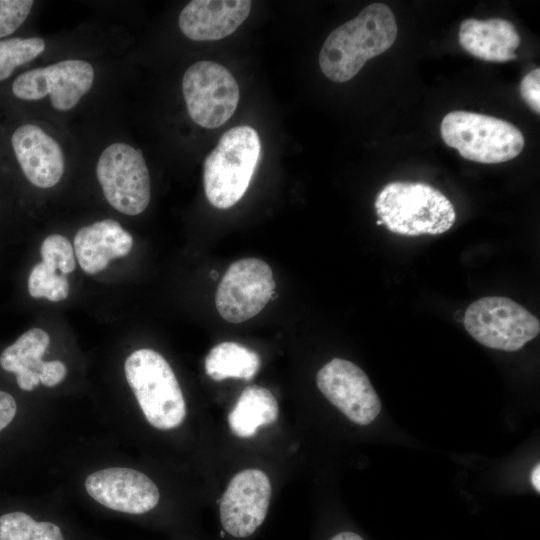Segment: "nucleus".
<instances>
[{
  "label": "nucleus",
  "instance_id": "f257e3e1",
  "mask_svg": "<svg viewBox=\"0 0 540 540\" xmlns=\"http://www.w3.org/2000/svg\"><path fill=\"white\" fill-rule=\"evenodd\" d=\"M397 32L392 10L385 4L372 3L329 34L319 53L320 69L334 82H347L367 60L388 50Z\"/></svg>",
  "mask_w": 540,
  "mask_h": 540
},
{
  "label": "nucleus",
  "instance_id": "f03ea898",
  "mask_svg": "<svg viewBox=\"0 0 540 540\" xmlns=\"http://www.w3.org/2000/svg\"><path fill=\"white\" fill-rule=\"evenodd\" d=\"M378 219L399 235H439L456 221L451 201L435 187L423 182H391L375 200Z\"/></svg>",
  "mask_w": 540,
  "mask_h": 540
},
{
  "label": "nucleus",
  "instance_id": "7ed1b4c3",
  "mask_svg": "<svg viewBox=\"0 0 540 540\" xmlns=\"http://www.w3.org/2000/svg\"><path fill=\"white\" fill-rule=\"evenodd\" d=\"M261 154L255 129L236 126L225 132L203 165L207 200L219 209L235 205L245 194Z\"/></svg>",
  "mask_w": 540,
  "mask_h": 540
},
{
  "label": "nucleus",
  "instance_id": "20e7f679",
  "mask_svg": "<svg viewBox=\"0 0 540 540\" xmlns=\"http://www.w3.org/2000/svg\"><path fill=\"white\" fill-rule=\"evenodd\" d=\"M125 376L148 423L160 430L178 427L186 403L178 380L165 358L152 349H139L125 361Z\"/></svg>",
  "mask_w": 540,
  "mask_h": 540
},
{
  "label": "nucleus",
  "instance_id": "39448f33",
  "mask_svg": "<svg viewBox=\"0 0 540 540\" xmlns=\"http://www.w3.org/2000/svg\"><path fill=\"white\" fill-rule=\"evenodd\" d=\"M440 133L446 145L461 157L483 164L506 162L524 148V137L513 124L493 116L452 111L441 122Z\"/></svg>",
  "mask_w": 540,
  "mask_h": 540
},
{
  "label": "nucleus",
  "instance_id": "423d86ee",
  "mask_svg": "<svg viewBox=\"0 0 540 540\" xmlns=\"http://www.w3.org/2000/svg\"><path fill=\"white\" fill-rule=\"evenodd\" d=\"M469 335L502 351H518L540 332L539 319L512 299L489 296L472 302L463 316Z\"/></svg>",
  "mask_w": 540,
  "mask_h": 540
},
{
  "label": "nucleus",
  "instance_id": "0eeeda50",
  "mask_svg": "<svg viewBox=\"0 0 540 540\" xmlns=\"http://www.w3.org/2000/svg\"><path fill=\"white\" fill-rule=\"evenodd\" d=\"M96 174L108 203L134 216L150 202V176L142 152L126 143H113L101 153Z\"/></svg>",
  "mask_w": 540,
  "mask_h": 540
},
{
  "label": "nucleus",
  "instance_id": "6e6552de",
  "mask_svg": "<svg viewBox=\"0 0 540 540\" xmlns=\"http://www.w3.org/2000/svg\"><path fill=\"white\" fill-rule=\"evenodd\" d=\"M182 92L191 119L207 129L227 122L239 102V86L234 76L226 67L208 60L187 68Z\"/></svg>",
  "mask_w": 540,
  "mask_h": 540
},
{
  "label": "nucleus",
  "instance_id": "1a4fd4ad",
  "mask_svg": "<svg viewBox=\"0 0 540 540\" xmlns=\"http://www.w3.org/2000/svg\"><path fill=\"white\" fill-rule=\"evenodd\" d=\"M275 281L270 266L258 258L235 261L225 272L215 295L223 319L242 323L256 316L272 298Z\"/></svg>",
  "mask_w": 540,
  "mask_h": 540
},
{
  "label": "nucleus",
  "instance_id": "9d476101",
  "mask_svg": "<svg viewBox=\"0 0 540 540\" xmlns=\"http://www.w3.org/2000/svg\"><path fill=\"white\" fill-rule=\"evenodd\" d=\"M93 80L89 62L69 59L24 72L14 80L12 92L22 100H40L48 95L53 108L68 111L90 90Z\"/></svg>",
  "mask_w": 540,
  "mask_h": 540
},
{
  "label": "nucleus",
  "instance_id": "9b49d317",
  "mask_svg": "<svg viewBox=\"0 0 540 540\" xmlns=\"http://www.w3.org/2000/svg\"><path fill=\"white\" fill-rule=\"evenodd\" d=\"M325 398L358 425L372 423L381 411V401L366 373L354 363L334 358L316 375Z\"/></svg>",
  "mask_w": 540,
  "mask_h": 540
},
{
  "label": "nucleus",
  "instance_id": "f8f14e48",
  "mask_svg": "<svg viewBox=\"0 0 540 540\" xmlns=\"http://www.w3.org/2000/svg\"><path fill=\"white\" fill-rule=\"evenodd\" d=\"M271 498V484L265 472L246 469L229 482L219 506L224 531L238 539L247 538L264 522Z\"/></svg>",
  "mask_w": 540,
  "mask_h": 540
},
{
  "label": "nucleus",
  "instance_id": "ddd939ff",
  "mask_svg": "<svg viewBox=\"0 0 540 540\" xmlns=\"http://www.w3.org/2000/svg\"><path fill=\"white\" fill-rule=\"evenodd\" d=\"M87 493L114 511L144 514L159 502L156 484L144 473L130 468L111 467L91 473L85 479Z\"/></svg>",
  "mask_w": 540,
  "mask_h": 540
},
{
  "label": "nucleus",
  "instance_id": "4468645a",
  "mask_svg": "<svg viewBox=\"0 0 540 540\" xmlns=\"http://www.w3.org/2000/svg\"><path fill=\"white\" fill-rule=\"evenodd\" d=\"M11 144L17 161L30 183L40 188L55 186L61 179L64 155L57 141L34 124L18 127Z\"/></svg>",
  "mask_w": 540,
  "mask_h": 540
},
{
  "label": "nucleus",
  "instance_id": "2eb2a0df",
  "mask_svg": "<svg viewBox=\"0 0 540 540\" xmlns=\"http://www.w3.org/2000/svg\"><path fill=\"white\" fill-rule=\"evenodd\" d=\"M251 6L249 0H193L180 12L179 27L194 41L219 40L246 20Z\"/></svg>",
  "mask_w": 540,
  "mask_h": 540
},
{
  "label": "nucleus",
  "instance_id": "dca6fc26",
  "mask_svg": "<svg viewBox=\"0 0 540 540\" xmlns=\"http://www.w3.org/2000/svg\"><path fill=\"white\" fill-rule=\"evenodd\" d=\"M133 238L115 220L105 219L82 227L74 237V251L82 270L96 274L112 259L126 256Z\"/></svg>",
  "mask_w": 540,
  "mask_h": 540
},
{
  "label": "nucleus",
  "instance_id": "f3484780",
  "mask_svg": "<svg viewBox=\"0 0 540 540\" xmlns=\"http://www.w3.org/2000/svg\"><path fill=\"white\" fill-rule=\"evenodd\" d=\"M520 41L515 26L505 19L468 18L460 24V45L470 55L484 61L507 62L516 59L515 50Z\"/></svg>",
  "mask_w": 540,
  "mask_h": 540
},
{
  "label": "nucleus",
  "instance_id": "a211bd4d",
  "mask_svg": "<svg viewBox=\"0 0 540 540\" xmlns=\"http://www.w3.org/2000/svg\"><path fill=\"white\" fill-rule=\"evenodd\" d=\"M49 343L47 332L32 328L2 351L1 367L16 375L17 384L22 390L31 391L40 383L45 364L42 356Z\"/></svg>",
  "mask_w": 540,
  "mask_h": 540
},
{
  "label": "nucleus",
  "instance_id": "6ab92c4d",
  "mask_svg": "<svg viewBox=\"0 0 540 540\" xmlns=\"http://www.w3.org/2000/svg\"><path fill=\"white\" fill-rule=\"evenodd\" d=\"M279 408L270 390L258 385L246 387L228 415L231 431L238 437L248 438L257 433L260 426L275 422Z\"/></svg>",
  "mask_w": 540,
  "mask_h": 540
},
{
  "label": "nucleus",
  "instance_id": "aec40b11",
  "mask_svg": "<svg viewBox=\"0 0 540 540\" xmlns=\"http://www.w3.org/2000/svg\"><path fill=\"white\" fill-rule=\"evenodd\" d=\"M259 355L236 342H222L214 346L205 359L206 374L213 380L227 378L250 380L260 368Z\"/></svg>",
  "mask_w": 540,
  "mask_h": 540
},
{
  "label": "nucleus",
  "instance_id": "412c9836",
  "mask_svg": "<svg viewBox=\"0 0 540 540\" xmlns=\"http://www.w3.org/2000/svg\"><path fill=\"white\" fill-rule=\"evenodd\" d=\"M0 540H64V536L56 524L16 511L0 516Z\"/></svg>",
  "mask_w": 540,
  "mask_h": 540
},
{
  "label": "nucleus",
  "instance_id": "4be33fe9",
  "mask_svg": "<svg viewBox=\"0 0 540 540\" xmlns=\"http://www.w3.org/2000/svg\"><path fill=\"white\" fill-rule=\"evenodd\" d=\"M44 50L45 42L38 37L0 41V81L9 78L18 66L35 59Z\"/></svg>",
  "mask_w": 540,
  "mask_h": 540
},
{
  "label": "nucleus",
  "instance_id": "5701e85b",
  "mask_svg": "<svg viewBox=\"0 0 540 540\" xmlns=\"http://www.w3.org/2000/svg\"><path fill=\"white\" fill-rule=\"evenodd\" d=\"M28 291L34 298H46L58 302L67 298L69 282L65 275L41 262L33 267L29 275Z\"/></svg>",
  "mask_w": 540,
  "mask_h": 540
},
{
  "label": "nucleus",
  "instance_id": "b1692460",
  "mask_svg": "<svg viewBox=\"0 0 540 540\" xmlns=\"http://www.w3.org/2000/svg\"><path fill=\"white\" fill-rule=\"evenodd\" d=\"M42 263L62 275L75 269V252L70 241L59 234L49 235L41 245Z\"/></svg>",
  "mask_w": 540,
  "mask_h": 540
},
{
  "label": "nucleus",
  "instance_id": "393cba45",
  "mask_svg": "<svg viewBox=\"0 0 540 540\" xmlns=\"http://www.w3.org/2000/svg\"><path fill=\"white\" fill-rule=\"evenodd\" d=\"M34 1L0 0V38L14 33L28 17Z\"/></svg>",
  "mask_w": 540,
  "mask_h": 540
},
{
  "label": "nucleus",
  "instance_id": "a878e982",
  "mask_svg": "<svg viewBox=\"0 0 540 540\" xmlns=\"http://www.w3.org/2000/svg\"><path fill=\"white\" fill-rule=\"evenodd\" d=\"M520 95L537 114L540 113V69L535 68L525 75L520 83Z\"/></svg>",
  "mask_w": 540,
  "mask_h": 540
},
{
  "label": "nucleus",
  "instance_id": "bb28decb",
  "mask_svg": "<svg viewBox=\"0 0 540 540\" xmlns=\"http://www.w3.org/2000/svg\"><path fill=\"white\" fill-rule=\"evenodd\" d=\"M66 374L67 369L63 362L59 360L45 361L40 383L46 387H54L63 381Z\"/></svg>",
  "mask_w": 540,
  "mask_h": 540
},
{
  "label": "nucleus",
  "instance_id": "cd10ccee",
  "mask_svg": "<svg viewBox=\"0 0 540 540\" xmlns=\"http://www.w3.org/2000/svg\"><path fill=\"white\" fill-rule=\"evenodd\" d=\"M17 411L16 401L9 393L0 390V431L14 419Z\"/></svg>",
  "mask_w": 540,
  "mask_h": 540
},
{
  "label": "nucleus",
  "instance_id": "c85d7f7f",
  "mask_svg": "<svg viewBox=\"0 0 540 540\" xmlns=\"http://www.w3.org/2000/svg\"><path fill=\"white\" fill-rule=\"evenodd\" d=\"M330 540H364V539L360 535L354 532L345 531V532H340L334 535Z\"/></svg>",
  "mask_w": 540,
  "mask_h": 540
},
{
  "label": "nucleus",
  "instance_id": "c756f323",
  "mask_svg": "<svg viewBox=\"0 0 540 540\" xmlns=\"http://www.w3.org/2000/svg\"><path fill=\"white\" fill-rule=\"evenodd\" d=\"M531 483L534 487V489L539 492L540 491V465L537 464L531 473Z\"/></svg>",
  "mask_w": 540,
  "mask_h": 540
},
{
  "label": "nucleus",
  "instance_id": "7c9ffc66",
  "mask_svg": "<svg viewBox=\"0 0 540 540\" xmlns=\"http://www.w3.org/2000/svg\"><path fill=\"white\" fill-rule=\"evenodd\" d=\"M376 224H377V225H383L382 221L379 220V219L376 221Z\"/></svg>",
  "mask_w": 540,
  "mask_h": 540
}]
</instances>
